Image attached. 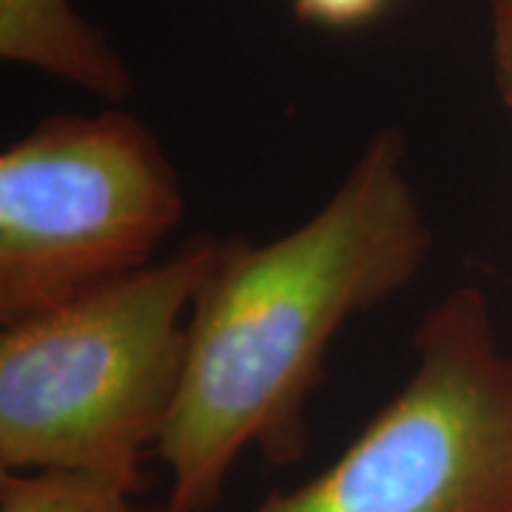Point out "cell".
<instances>
[{
	"label": "cell",
	"instance_id": "cell-1",
	"mask_svg": "<svg viewBox=\"0 0 512 512\" xmlns=\"http://www.w3.org/2000/svg\"><path fill=\"white\" fill-rule=\"evenodd\" d=\"M433 251L399 131L376 134L325 205L282 237L222 242L188 319L177 402L157 456L168 507L220 501L248 447L271 461L305 450V407L353 316L404 291Z\"/></svg>",
	"mask_w": 512,
	"mask_h": 512
},
{
	"label": "cell",
	"instance_id": "cell-2",
	"mask_svg": "<svg viewBox=\"0 0 512 512\" xmlns=\"http://www.w3.org/2000/svg\"><path fill=\"white\" fill-rule=\"evenodd\" d=\"M222 239L3 325V470L140 473L177 402L188 319Z\"/></svg>",
	"mask_w": 512,
	"mask_h": 512
},
{
	"label": "cell",
	"instance_id": "cell-3",
	"mask_svg": "<svg viewBox=\"0 0 512 512\" xmlns=\"http://www.w3.org/2000/svg\"><path fill=\"white\" fill-rule=\"evenodd\" d=\"M413 353L410 379L348 450L254 512H512V356L484 293L441 296Z\"/></svg>",
	"mask_w": 512,
	"mask_h": 512
},
{
	"label": "cell",
	"instance_id": "cell-4",
	"mask_svg": "<svg viewBox=\"0 0 512 512\" xmlns=\"http://www.w3.org/2000/svg\"><path fill=\"white\" fill-rule=\"evenodd\" d=\"M183 208L174 165L137 117L43 120L0 154V322L148 268Z\"/></svg>",
	"mask_w": 512,
	"mask_h": 512
},
{
	"label": "cell",
	"instance_id": "cell-5",
	"mask_svg": "<svg viewBox=\"0 0 512 512\" xmlns=\"http://www.w3.org/2000/svg\"><path fill=\"white\" fill-rule=\"evenodd\" d=\"M0 55L60 77L103 100H126L134 80L100 29L72 0H0Z\"/></svg>",
	"mask_w": 512,
	"mask_h": 512
},
{
	"label": "cell",
	"instance_id": "cell-6",
	"mask_svg": "<svg viewBox=\"0 0 512 512\" xmlns=\"http://www.w3.org/2000/svg\"><path fill=\"white\" fill-rule=\"evenodd\" d=\"M143 473L120 470H3L0 512H140L134 493Z\"/></svg>",
	"mask_w": 512,
	"mask_h": 512
},
{
	"label": "cell",
	"instance_id": "cell-7",
	"mask_svg": "<svg viewBox=\"0 0 512 512\" xmlns=\"http://www.w3.org/2000/svg\"><path fill=\"white\" fill-rule=\"evenodd\" d=\"M299 18L322 26H356L376 18L387 0H293Z\"/></svg>",
	"mask_w": 512,
	"mask_h": 512
},
{
	"label": "cell",
	"instance_id": "cell-8",
	"mask_svg": "<svg viewBox=\"0 0 512 512\" xmlns=\"http://www.w3.org/2000/svg\"><path fill=\"white\" fill-rule=\"evenodd\" d=\"M493 6V60L498 89L512 111V0H498Z\"/></svg>",
	"mask_w": 512,
	"mask_h": 512
},
{
	"label": "cell",
	"instance_id": "cell-9",
	"mask_svg": "<svg viewBox=\"0 0 512 512\" xmlns=\"http://www.w3.org/2000/svg\"><path fill=\"white\" fill-rule=\"evenodd\" d=\"M151 512H174L168 504H163V507H157V510H151Z\"/></svg>",
	"mask_w": 512,
	"mask_h": 512
},
{
	"label": "cell",
	"instance_id": "cell-10",
	"mask_svg": "<svg viewBox=\"0 0 512 512\" xmlns=\"http://www.w3.org/2000/svg\"><path fill=\"white\" fill-rule=\"evenodd\" d=\"M490 3H498V0H490Z\"/></svg>",
	"mask_w": 512,
	"mask_h": 512
}]
</instances>
